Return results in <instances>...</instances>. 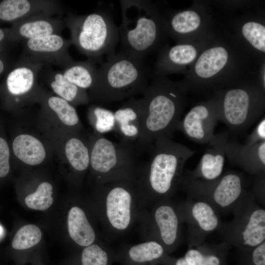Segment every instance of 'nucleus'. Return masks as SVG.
<instances>
[{
    "mask_svg": "<svg viewBox=\"0 0 265 265\" xmlns=\"http://www.w3.org/2000/svg\"><path fill=\"white\" fill-rule=\"evenodd\" d=\"M96 208L108 240L128 233L146 209L140 204L135 181L129 180L97 185Z\"/></svg>",
    "mask_w": 265,
    "mask_h": 265,
    "instance_id": "obj_6",
    "label": "nucleus"
},
{
    "mask_svg": "<svg viewBox=\"0 0 265 265\" xmlns=\"http://www.w3.org/2000/svg\"><path fill=\"white\" fill-rule=\"evenodd\" d=\"M257 80L261 87L265 90V61L261 63L259 66Z\"/></svg>",
    "mask_w": 265,
    "mask_h": 265,
    "instance_id": "obj_40",
    "label": "nucleus"
},
{
    "mask_svg": "<svg viewBox=\"0 0 265 265\" xmlns=\"http://www.w3.org/2000/svg\"><path fill=\"white\" fill-rule=\"evenodd\" d=\"M90 167L97 185L123 180L135 181L141 164L135 144L112 141L95 133L89 143Z\"/></svg>",
    "mask_w": 265,
    "mask_h": 265,
    "instance_id": "obj_9",
    "label": "nucleus"
},
{
    "mask_svg": "<svg viewBox=\"0 0 265 265\" xmlns=\"http://www.w3.org/2000/svg\"><path fill=\"white\" fill-rule=\"evenodd\" d=\"M39 80L73 106L87 104L89 101L86 90L77 86L65 77L62 71L54 70L49 65L45 64L41 70Z\"/></svg>",
    "mask_w": 265,
    "mask_h": 265,
    "instance_id": "obj_25",
    "label": "nucleus"
},
{
    "mask_svg": "<svg viewBox=\"0 0 265 265\" xmlns=\"http://www.w3.org/2000/svg\"><path fill=\"white\" fill-rule=\"evenodd\" d=\"M231 247L223 241L216 244L204 241L188 248L184 258L189 265H227L226 258Z\"/></svg>",
    "mask_w": 265,
    "mask_h": 265,
    "instance_id": "obj_28",
    "label": "nucleus"
},
{
    "mask_svg": "<svg viewBox=\"0 0 265 265\" xmlns=\"http://www.w3.org/2000/svg\"><path fill=\"white\" fill-rule=\"evenodd\" d=\"M225 152L231 164L250 174L255 176L265 172V141L249 146L228 140Z\"/></svg>",
    "mask_w": 265,
    "mask_h": 265,
    "instance_id": "obj_22",
    "label": "nucleus"
},
{
    "mask_svg": "<svg viewBox=\"0 0 265 265\" xmlns=\"http://www.w3.org/2000/svg\"><path fill=\"white\" fill-rule=\"evenodd\" d=\"M210 10L207 2L196 1L186 9L165 16L169 36L178 44L212 35L217 28Z\"/></svg>",
    "mask_w": 265,
    "mask_h": 265,
    "instance_id": "obj_13",
    "label": "nucleus"
},
{
    "mask_svg": "<svg viewBox=\"0 0 265 265\" xmlns=\"http://www.w3.org/2000/svg\"><path fill=\"white\" fill-rule=\"evenodd\" d=\"M39 101L43 107L55 114L66 127L74 131L80 129L81 124L74 106L67 101L57 96L46 93L44 90Z\"/></svg>",
    "mask_w": 265,
    "mask_h": 265,
    "instance_id": "obj_30",
    "label": "nucleus"
},
{
    "mask_svg": "<svg viewBox=\"0 0 265 265\" xmlns=\"http://www.w3.org/2000/svg\"><path fill=\"white\" fill-rule=\"evenodd\" d=\"M143 108L141 98H130L114 112L115 130L122 140L136 144L142 131Z\"/></svg>",
    "mask_w": 265,
    "mask_h": 265,
    "instance_id": "obj_24",
    "label": "nucleus"
},
{
    "mask_svg": "<svg viewBox=\"0 0 265 265\" xmlns=\"http://www.w3.org/2000/svg\"><path fill=\"white\" fill-rule=\"evenodd\" d=\"M67 227L71 239L78 246L85 247L98 242L97 232L81 207L74 206L70 208Z\"/></svg>",
    "mask_w": 265,
    "mask_h": 265,
    "instance_id": "obj_27",
    "label": "nucleus"
},
{
    "mask_svg": "<svg viewBox=\"0 0 265 265\" xmlns=\"http://www.w3.org/2000/svg\"><path fill=\"white\" fill-rule=\"evenodd\" d=\"M96 63L87 59L75 61L62 69L65 77L78 87L89 90L92 87L97 74Z\"/></svg>",
    "mask_w": 265,
    "mask_h": 265,
    "instance_id": "obj_31",
    "label": "nucleus"
},
{
    "mask_svg": "<svg viewBox=\"0 0 265 265\" xmlns=\"http://www.w3.org/2000/svg\"><path fill=\"white\" fill-rule=\"evenodd\" d=\"M164 247L152 239L133 245H126L119 251V256L128 265H147L164 260L167 256Z\"/></svg>",
    "mask_w": 265,
    "mask_h": 265,
    "instance_id": "obj_26",
    "label": "nucleus"
},
{
    "mask_svg": "<svg viewBox=\"0 0 265 265\" xmlns=\"http://www.w3.org/2000/svg\"><path fill=\"white\" fill-rule=\"evenodd\" d=\"M10 149L6 138L0 133V178L6 176L10 171Z\"/></svg>",
    "mask_w": 265,
    "mask_h": 265,
    "instance_id": "obj_37",
    "label": "nucleus"
},
{
    "mask_svg": "<svg viewBox=\"0 0 265 265\" xmlns=\"http://www.w3.org/2000/svg\"><path fill=\"white\" fill-rule=\"evenodd\" d=\"M213 94L218 121L234 132H244L264 114L265 90L259 85L257 76Z\"/></svg>",
    "mask_w": 265,
    "mask_h": 265,
    "instance_id": "obj_8",
    "label": "nucleus"
},
{
    "mask_svg": "<svg viewBox=\"0 0 265 265\" xmlns=\"http://www.w3.org/2000/svg\"><path fill=\"white\" fill-rule=\"evenodd\" d=\"M5 69V65L3 60L0 59V75L4 72Z\"/></svg>",
    "mask_w": 265,
    "mask_h": 265,
    "instance_id": "obj_42",
    "label": "nucleus"
},
{
    "mask_svg": "<svg viewBox=\"0 0 265 265\" xmlns=\"http://www.w3.org/2000/svg\"><path fill=\"white\" fill-rule=\"evenodd\" d=\"M42 234L36 225L28 224L20 228L15 234L12 247L16 250H23L30 248L39 243Z\"/></svg>",
    "mask_w": 265,
    "mask_h": 265,
    "instance_id": "obj_36",
    "label": "nucleus"
},
{
    "mask_svg": "<svg viewBox=\"0 0 265 265\" xmlns=\"http://www.w3.org/2000/svg\"><path fill=\"white\" fill-rule=\"evenodd\" d=\"M181 189L187 198L210 204L220 216L231 213L247 190L243 174L232 170L212 181L192 179L184 174Z\"/></svg>",
    "mask_w": 265,
    "mask_h": 265,
    "instance_id": "obj_11",
    "label": "nucleus"
},
{
    "mask_svg": "<svg viewBox=\"0 0 265 265\" xmlns=\"http://www.w3.org/2000/svg\"><path fill=\"white\" fill-rule=\"evenodd\" d=\"M233 34L241 47L259 64L265 61V22L263 15L247 13L234 22Z\"/></svg>",
    "mask_w": 265,
    "mask_h": 265,
    "instance_id": "obj_19",
    "label": "nucleus"
},
{
    "mask_svg": "<svg viewBox=\"0 0 265 265\" xmlns=\"http://www.w3.org/2000/svg\"><path fill=\"white\" fill-rule=\"evenodd\" d=\"M11 148L15 156L29 165L41 163L46 152L43 143L35 137L28 134H20L13 139Z\"/></svg>",
    "mask_w": 265,
    "mask_h": 265,
    "instance_id": "obj_29",
    "label": "nucleus"
},
{
    "mask_svg": "<svg viewBox=\"0 0 265 265\" xmlns=\"http://www.w3.org/2000/svg\"><path fill=\"white\" fill-rule=\"evenodd\" d=\"M265 141V118L261 119L252 132L247 137L245 144L253 145Z\"/></svg>",
    "mask_w": 265,
    "mask_h": 265,
    "instance_id": "obj_39",
    "label": "nucleus"
},
{
    "mask_svg": "<svg viewBox=\"0 0 265 265\" xmlns=\"http://www.w3.org/2000/svg\"><path fill=\"white\" fill-rule=\"evenodd\" d=\"M265 172L257 175L254 180L253 185L250 191L258 204L265 207Z\"/></svg>",
    "mask_w": 265,
    "mask_h": 265,
    "instance_id": "obj_38",
    "label": "nucleus"
},
{
    "mask_svg": "<svg viewBox=\"0 0 265 265\" xmlns=\"http://www.w3.org/2000/svg\"><path fill=\"white\" fill-rule=\"evenodd\" d=\"M64 152L67 160L76 173L81 174L90 166V145L78 135L67 139Z\"/></svg>",
    "mask_w": 265,
    "mask_h": 265,
    "instance_id": "obj_32",
    "label": "nucleus"
},
{
    "mask_svg": "<svg viewBox=\"0 0 265 265\" xmlns=\"http://www.w3.org/2000/svg\"><path fill=\"white\" fill-rule=\"evenodd\" d=\"M216 30L212 35L199 40L163 47L159 52L152 72L153 76L166 77L168 75L177 73L186 74L211 41Z\"/></svg>",
    "mask_w": 265,
    "mask_h": 265,
    "instance_id": "obj_16",
    "label": "nucleus"
},
{
    "mask_svg": "<svg viewBox=\"0 0 265 265\" xmlns=\"http://www.w3.org/2000/svg\"><path fill=\"white\" fill-rule=\"evenodd\" d=\"M167 265H189L184 257L173 259H169L167 256L164 260Z\"/></svg>",
    "mask_w": 265,
    "mask_h": 265,
    "instance_id": "obj_41",
    "label": "nucleus"
},
{
    "mask_svg": "<svg viewBox=\"0 0 265 265\" xmlns=\"http://www.w3.org/2000/svg\"><path fill=\"white\" fill-rule=\"evenodd\" d=\"M119 28L123 51L136 58L159 52L169 36L165 16L150 0H121Z\"/></svg>",
    "mask_w": 265,
    "mask_h": 265,
    "instance_id": "obj_4",
    "label": "nucleus"
},
{
    "mask_svg": "<svg viewBox=\"0 0 265 265\" xmlns=\"http://www.w3.org/2000/svg\"><path fill=\"white\" fill-rule=\"evenodd\" d=\"M88 117L96 133L102 134L114 131L115 118L112 111L93 105L89 108Z\"/></svg>",
    "mask_w": 265,
    "mask_h": 265,
    "instance_id": "obj_34",
    "label": "nucleus"
},
{
    "mask_svg": "<svg viewBox=\"0 0 265 265\" xmlns=\"http://www.w3.org/2000/svg\"><path fill=\"white\" fill-rule=\"evenodd\" d=\"M71 41L83 54L96 63L115 53L119 40L118 27L110 12L99 9L85 15L68 13L64 18Z\"/></svg>",
    "mask_w": 265,
    "mask_h": 265,
    "instance_id": "obj_7",
    "label": "nucleus"
},
{
    "mask_svg": "<svg viewBox=\"0 0 265 265\" xmlns=\"http://www.w3.org/2000/svg\"><path fill=\"white\" fill-rule=\"evenodd\" d=\"M5 38V33L3 31V29L0 28V42H2L4 38ZM1 49V47L0 45V50Z\"/></svg>",
    "mask_w": 265,
    "mask_h": 265,
    "instance_id": "obj_43",
    "label": "nucleus"
},
{
    "mask_svg": "<svg viewBox=\"0 0 265 265\" xmlns=\"http://www.w3.org/2000/svg\"><path fill=\"white\" fill-rule=\"evenodd\" d=\"M3 230L2 227L0 225V238H1L2 236L3 235Z\"/></svg>",
    "mask_w": 265,
    "mask_h": 265,
    "instance_id": "obj_44",
    "label": "nucleus"
},
{
    "mask_svg": "<svg viewBox=\"0 0 265 265\" xmlns=\"http://www.w3.org/2000/svg\"><path fill=\"white\" fill-rule=\"evenodd\" d=\"M152 77L141 98L142 127L135 144L140 151L148 150L159 135L172 138L186 103L188 93L180 81H173L164 76Z\"/></svg>",
    "mask_w": 265,
    "mask_h": 265,
    "instance_id": "obj_3",
    "label": "nucleus"
},
{
    "mask_svg": "<svg viewBox=\"0 0 265 265\" xmlns=\"http://www.w3.org/2000/svg\"><path fill=\"white\" fill-rule=\"evenodd\" d=\"M23 55L30 56L45 64L57 66L62 69L74 59L69 53L72 44L61 34H53L23 41Z\"/></svg>",
    "mask_w": 265,
    "mask_h": 265,
    "instance_id": "obj_18",
    "label": "nucleus"
},
{
    "mask_svg": "<svg viewBox=\"0 0 265 265\" xmlns=\"http://www.w3.org/2000/svg\"><path fill=\"white\" fill-rule=\"evenodd\" d=\"M106 243L96 242L83 248L80 265H109L110 253Z\"/></svg>",
    "mask_w": 265,
    "mask_h": 265,
    "instance_id": "obj_33",
    "label": "nucleus"
},
{
    "mask_svg": "<svg viewBox=\"0 0 265 265\" xmlns=\"http://www.w3.org/2000/svg\"><path fill=\"white\" fill-rule=\"evenodd\" d=\"M64 11L56 0H4L0 2V20L17 22L32 16L61 15Z\"/></svg>",
    "mask_w": 265,
    "mask_h": 265,
    "instance_id": "obj_21",
    "label": "nucleus"
},
{
    "mask_svg": "<svg viewBox=\"0 0 265 265\" xmlns=\"http://www.w3.org/2000/svg\"><path fill=\"white\" fill-rule=\"evenodd\" d=\"M150 157L141 165L135 180L144 209L162 199L172 198L181 189L186 162L195 151L165 135L157 137Z\"/></svg>",
    "mask_w": 265,
    "mask_h": 265,
    "instance_id": "obj_2",
    "label": "nucleus"
},
{
    "mask_svg": "<svg viewBox=\"0 0 265 265\" xmlns=\"http://www.w3.org/2000/svg\"><path fill=\"white\" fill-rule=\"evenodd\" d=\"M233 219L222 222L217 232L222 241L237 249L252 248L265 241V210L250 191L233 209Z\"/></svg>",
    "mask_w": 265,
    "mask_h": 265,
    "instance_id": "obj_10",
    "label": "nucleus"
},
{
    "mask_svg": "<svg viewBox=\"0 0 265 265\" xmlns=\"http://www.w3.org/2000/svg\"><path fill=\"white\" fill-rule=\"evenodd\" d=\"M186 225V237L188 248L205 241L211 233L217 231L222 221L220 214L209 203L186 197L178 202Z\"/></svg>",
    "mask_w": 265,
    "mask_h": 265,
    "instance_id": "obj_15",
    "label": "nucleus"
},
{
    "mask_svg": "<svg viewBox=\"0 0 265 265\" xmlns=\"http://www.w3.org/2000/svg\"><path fill=\"white\" fill-rule=\"evenodd\" d=\"M61 15H37L14 23L12 29L14 41H23L53 34H61L65 27Z\"/></svg>",
    "mask_w": 265,
    "mask_h": 265,
    "instance_id": "obj_23",
    "label": "nucleus"
},
{
    "mask_svg": "<svg viewBox=\"0 0 265 265\" xmlns=\"http://www.w3.org/2000/svg\"><path fill=\"white\" fill-rule=\"evenodd\" d=\"M53 186L48 182H43L38 186L36 190L27 195L25 200L26 205L30 209L45 211L49 208L53 202Z\"/></svg>",
    "mask_w": 265,
    "mask_h": 265,
    "instance_id": "obj_35",
    "label": "nucleus"
},
{
    "mask_svg": "<svg viewBox=\"0 0 265 265\" xmlns=\"http://www.w3.org/2000/svg\"><path fill=\"white\" fill-rule=\"evenodd\" d=\"M153 73L144 59L124 51L106 58L98 68L89 100L98 103L122 101L143 93Z\"/></svg>",
    "mask_w": 265,
    "mask_h": 265,
    "instance_id": "obj_5",
    "label": "nucleus"
},
{
    "mask_svg": "<svg viewBox=\"0 0 265 265\" xmlns=\"http://www.w3.org/2000/svg\"><path fill=\"white\" fill-rule=\"evenodd\" d=\"M259 65L233 34L219 28L180 81L187 93H213L257 77Z\"/></svg>",
    "mask_w": 265,
    "mask_h": 265,
    "instance_id": "obj_1",
    "label": "nucleus"
},
{
    "mask_svg": "<svg viewBox=\"0 0 265 265\" xmlns=\"http://www.w3.org/2000/svg\"><path fill=\"white\" fill-rule=\"evenodd\" d=\"M229 132L223 131L214 134L207 144L204 153L198 165L192 170L184 171V174L192 179L204 181L214 180L222 175L226 157V146Z\"/></svg>",
    "mask_w": 265,
    "mask_h": 265,
    "instance_id": "obj_20",
    "label": "nucleus"
},
{
    "mask_svg": "<svg viewBox=\"0 0 265 265\" xmlns=\"http://www.w3.org/2000/svg\"><path fill=\"white\" fill-rule=\"evenodd\" d=\"M140 223L143 240L160 243L168 253L175 251L183 241L184 221L178 202L162 199L146 209Z\"/></svg>",
    "mask_w": 265,
    "mask_h": 265,
    "instance_id": "obj_12",
    "label": "nucleus"
},
{
    "mask_svg": "<svg viewBox=\"0 0 265 265\" xmlns=\"http://www.w3.org/2000/svg\"><path fill=\"white\" fill-rule=\"evenodd\" d=\"M218 121L216 100L212 94L210 98L190 109L180 121L177 130L182 131L192 141L208 144L214 135Z\"/></svg>",
    "mask_w": 265,
    "mask_h": 265,
    "instance_id": "obj_17",
    "label": "nucleus"
},
{
    "mask_svg": "<svg viewBox=\"0 0 265 265\" xmlns=\"http://www.w3.org/2000/svg\"><path fill=\"white\" fill-rule=\"evenodd\" d=\"M45 64L23 54L5 80L4 89L9 107L18 108L39 101L43 91L38 84L39 75Z\"/></svg>",
    "mask_w": 265,
    "mask_h": 265,
    "instance_id": "obj_14",
    "label": "nucleus"
}]
</instances>
